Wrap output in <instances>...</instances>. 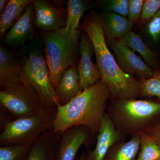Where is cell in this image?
I'll return each mask as SVG.
<instances>
[{"mask_svg":"<svg viewBox=\"0 0 160 160\" xmlns=\"http://www.w3.org/2000/svg\"><path fill=\"white\" fill-rule=\"evenodd\" d=\"M82 26L92 43L101 80L108 87L110 98H140L139 81L124 72L109 51L102 18L96 15H89L85 17Z\"/></svg>","mask_w":160,"mask_h":160,"instance_id":"cell-1","label":"cell"},{"mask_svg":"<svg viewBox=\"0 0 160 160\" xmlns=\"http://www.w3.org/2000/svg\"><path fill=\"white\" fill-rule=\"evenodd\" d=\"M110 93L102 80L83 90L65 105H58L53 124L55 133L82 126L98 133L106 112Z\"/></svg>","mask_w":160,"mask_h":160,"instance_id":"cell-2","label":"cell"},{"mask_svg":"<svg viewBox=\"0 0 160 160\" xmlns=\"http://www.w3.org/2000/svg\"><path fill=\"white\" fill-rule=\"evenodd\" d=\"M107 113L124 136L148 133L160 120V101L110 98Z\"/></svg>","mask_w":160,"mask_h":160,"instance_id":"cell-3","label":"cell"},{"mask_svg":"<svg viewBox=\"0 0 160 160\" xmlns=\"http://www.w3.org/2000/svg\"><path fill=\"white\" fill-rule=\"evenodd\" d=\"M79 36L78 30L66 27L42 34L49 78L55 91L66 69L75 66Z\"/></svg>","mask_w":160,"mask_h":160,"instance_id":"cell-4","label":"cell"},{"mask_svg":"<svg viewBox=\"0 0 160 160\" xmlns=\"http://www.w3.org/2000/svg\"><path fill=\"white\" fill-rule=\"evenodd\" d=\"M20 79L34 89L45 107H57L56 92L52 85L46 59L38 46L31 48L20 62Z\"/></svg>","mask_w":160,"mask_h":160,"instance_id":"cell-5","label":"cell"},{"mask_svg":"<svg viewBox=\"0 0 160 160\" xmlns=\"http://www.w3.org/2000/svg\"><path fill=\"white\" fill-rule=\"evenodd\" d=\"M54 108L45 107L37 114L18 118L5 124L0 135L2 146L33 143L41 135L52 129Z\"/></svg>","mask_w":160,"mask_h":160,"instance_id":"cell-6","label":"cell"},{"mask_svg":"<svg viewBox=\"0 0 160 160\" xmlns=\"http://www.w3.org/2000/svg\"><path fill=\"white\" fill-rule=\"evenodd\" d=\"M0 104L18 118L37 114L46 107L34 89L23 82L2 89Z\"/></svg>","mask_w":160,"mask_h":160,"instance_id":"cell-7","label":"cell"},{"mask_svg":"<svg viewBox=\"0 0 160 160\" xmlns=\"http://www.w3.org/2000/svg\"><path fill=\"white\" fill-rule=\"evenodd\" d=\"M109 42L116 60L124 72L140 80L152 77L154 70L120 38L109 39Z\"/></svg>","mask_w":160,"mask_h":160,"instance_id":"cell-8","label":"cell"},{"mask_svg":"<svg viewBox=\"0 0 160 160\" xmlns=\"http://www.w3.org/2000/svg\"><path fill=\"white\" fill-rule=\"evenodd\" d=\"M79 50L81 58L78 71L81 89L83 91L101 80L102 77L96 64L92 62L94 49L90 39L85 32L81 35Z\"/></svg>","mask_w":160,"mask_h":160,"instance_id":"cell-9","label":"cell"},{"mask_svg":"<svg viewBox=\"0 0 160 160\" xmlns=\"http://www.w3.org/2000/svg\"><path fill=\"white\" fill-rule=\"evenodd\" d=\"M54 2L48 0H34V24L44 32L66 27V18Z\"/></svg>","mask_w":160,"mask_h":160,"instance_id":"cell-10","label":"cell"},{"mask_svg":"<svg viewBox=\"0 0 160 160\" xmlns=\"http://www.w3.org/2000/svg\"><path fill=\"white\" fill-rule=\"evenodd\" d=\"M90 132L86 127L79 126L62 132L57 160H75L79 149L88 141Z\"/></svg>","mask_w":160,"mask_h":160,"instance_id":"cell-11","label":"cell"},{"mask_svg":"<svg viewBox=\"0 0 160 160\" xmlns=\"http://www.w3.org/2000/svg\"><path fill=\"white\" fill-rule=\"evenodd\" d=\"M34 11L32 3L26 8L22 15L5 35L4 42L9 46H21L32 41L34 35Z\"/></svg>","mask_w":160,"mask_h":160,"instance_id":"cell-12","label":"cell"},{"mask_svg":"<svg viewBox=\"0 0 160 160\" xmlns=\"http://www.w3.org/2000/svg\"><path fill=\"white\" fill-rule=\"evenodd\" d=\"M125 137L116 129L106 112L98 133L96 145L88 155L87 160H104L112 146L124 140Z\"/></svg>","mask_w":160,"mask_h":160,"instance_id":"cell-13","label":"cell"},{"mask_svg":"<svg viewBox=\"0 0 160 160\" xmlns=\"http://www.w3.org/2000/svg\"><path fill=\"white\" fill-rule=\"evenodd\" d=\"M62 132L46 131L40 136L32 147L26 160H57Z\"/></svg>","mask_w":160,"mask_h":160,"instance_id":"cell-14","label":"cell"},{"mask_svg":"<svg viewBox=\"0 0 160 160\" xmlns=\"http://www.w3.org/2000/svg\"><path fill=\"white\" fill-rule=\"evenodd\" d=\"M20 62L15 55L4 47H0V86L2 89L22 83Z\"/></svg>","mask_w":160,"mask_h":160,"instance_id":"cell-15","label":"cell"},{"mask_svg":"<svg viewBox=\"0 0 160 160\" xmlns=\"http://www.w3.org/2000/svg\"><path fill=\"white\" fill-rule=\"evenodd\" d=\"M82 91L78 68L76 66H70L61 77L56 89L58 105H66Z\"/></svg>","mask_w":160,"mask_h":160,"instance_id":"cell-16","label":"cell"},{"mask_svg":"<svg viewBox=\"0 0 160 160\" xmlns=\"http://www.w3.org/2000/svg\"><path fill=\"white\" fill-rule=\"evenodd\" d=\"M33 2L32 0H10L0 17V38L11 29L21 17L26 8Z\"/></svg>","mask_w":160,"mask_h":160,"instance_id":"cell-17","label":"cell"},{"mask_svg":"<svg viewBox=\"0 0 160 160\" xmlns=\"http://www.w3.org/2000/svg\"><path fill=\"white\" fill-rule=\"evenodd\" d=\"M140 148L139 135L126 142L122 140L116 143L109 149L104 160H136Z\"/></svg>","mask_w":160,"mask_h":160,"instance_id":"cell-18","label":"cell"},{"mask_svg":"<svg viewBox=\"0 0 160 160\" xmlns=\"http://www.w3.org/2000/svg\"><path fill=\"white\" fill-rule=\"evenodd\" d=\"M102 19L105 33L109 39L121 38L131 31L132 26L128 18L121 15L106 12Z\"/></svg>","mask_w":160,"mask_h":160,"instance_id":"cell-19","label":"cell"},{"mask_svg":"<svg viewBox=\"0 0 160 160\" xmlns=\"http://www.w3.org/2000/svg\"><path fill=\"white\" fill-rule=\"evenodd\" d=\"M120 39L133 51L138 52L149 66L158 68L157 56L154 52L148 48L139 35L130 31L124 37Z\"/></svg>","mask_w":160,"mask_h":160,"instance_id":"cell-20","label":"cell"},{"mask_svg":"<svg viewBox=\"0 0 160 160\" xmlns=\"http://www.w3.org/2000/svg\"><path fill=\"white\" fill-rule=\"evenodd\" d=\"M90 8L87 1L84 0H69L67 3V15L66 27L68 29L78 30L80 22L84 12Z\"/></svg>","mask_w":160,"mask_h":160,"instance_id":"cell-21","label":"cell"},{"mask_svg":"<svg viewBox=\"0 0 160 160\" xmlns=\"http://www.w3.org/2000/svg\"><path fill=\"white\" fill-rule=\"evenodd\" d=\"M140 148L136 160H160V146L146 133L140 135Z\"/></svg>","mask_w":160,"mask_h":160,"instance_id":"cell-22","label":"cell"},{"mask_svg":"<svg viewBox=\"0 0 160 160\" xmlns=\"http://www.w3.org/2000/svg\"><path fill=\"white\" fill-rule=\"evenodd\" d=\"M140 98L156 97L160 102V69L154 70L152 77L139 80Z\"/></svg>","mask_w":160,"mask_h":160,"instance_id":"cell-23","label":"cell"},{"mask_svg":"<svg viewBox=\"0 0 160 160\" xmlns=\"http://www.w3.org/2000/svg\"><path fill=\"white\" fill-rule=\"evenodd\" d=\"M34 143L1 146L0 160H26Z\"/></svg>","mask_w":160,"mask_h":160,"instance_id":"cell-24","label":"cell"},{"mask_svg":"<svg viewBox=\"0 0 160 160\" xmlns=\"http://www.w3.org/2000/svg\"><path fill=\"white\" fill-rule=\"evenodd\" d=\"M160 9V0L144 1L140 19L141 23L149 22Z\"/></svg>","mask_w":160,"mask_h":160,"instance_id":"cell-25","label":"cell"},{"mask_svg":"<svg viewBox=\"0 0 160 160\" xmlns=\"http://www.w3.org/2000/svg\"><path fill=\"white\" fill-rule=\"evenodd\" d=\"M106 12H112L126 17L128 15L129 0H107L102 1Z\"/></svg>","mask_w":160,"mask_h":160,"instance_id":"cell-26","label":"cell"},{"mask_svg":"<svg viewBox=\"0 0 160 160\" xmlns=\"http://www.w3.org/2000/svg\"><path fill=\"white\" fill-rule=\"evenodd\" d=\"M144 2L143 0H129L127 18L132 26L140 19Z\"/></svg>","mask_w":160,"mask_h":160,"instance_id":"cell-27","label":"cell"},{"mask_svg":"<svg viewBox=\"0 0 160 160\" xmlns=\"http://www.w3.org/2000/svg\"><path fill=\"white\" fill-rule=\"evenodd\" d=\"M146 31L154 43H157L160 41V9L149 22L147 23Z\"/></svg>","mask_w":160,"mask_h":160,"instance_id":"cell-28","label":"cell"},{"mask_svg":"<svg viewBox=\"0 0 160 160\" xmlns=\"http://www.w3.org/2000/svg\"><path fill=\"white\" fill-rule=\"evenodd\" d=\"M148 134L153 138L160 146V120L149 131Z\"/></svg>","mask_w":160,"mask_h":160,"instance_id":"cell-29","label":"cell"},{"mask_svg":"<svg viewBox=\"0 0 160 160\" xmlns=\"http://www.w3.org/2000/svg\"><path fill=\"white\" fill-rule=\"evenodd\" d=\"M9 1L8 0H1L0 1V13L1 14L6 8Z\"/></svg>","mask_w":160,"mask_h":160,"instance_id":"cell-30","label":"cell"},{"mask_svg":"<svg viewBox=\"0 0 160 160\" xmlns=\"http://www.w3.org/2000/svg\"><path fill=\"white\" fill-rule=\"evenodd\" d=\"M86 154L85 152H84L81 156V157L79 158L78 160H86Z\"/></svg>","mask_w":160,"mask_h":160,"instance_id":"cell-31","label":"cell"}]
</instances>
